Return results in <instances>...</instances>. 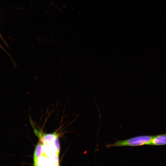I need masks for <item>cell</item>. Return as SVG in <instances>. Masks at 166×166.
Here are the masks:
<instances>
[{
  "mask_svg": "<svg viewBox=\"0 0 166 166\" xmlns=\"http://www.w3.org/2000/svg\"><path fill=\"white\" fill-rule=\"evenodd\" d=\"M154 136L143 135L135 136L124 140H118L113 144H106V148L112 147H135L150 145Z\"/></svg>",
  "mask_w": 166,
  "mask_h": 166,
  "instance_id": "obj_1",
  "label": "cell"
},
{
  "mask_svg": "<svg viewBox=\"0 0 166 166\" xmlns=\"http://www.w3.org/2000/svg\"><path fill=\"white\" fill-rule=\"evenodd\" d=\"M166 145V133L154 136L150 145L160 146Z\"/></svg>",
  "mask_w": 166,
  "mask_h": 166,
  "instance_id": "obj_2",
  "label": "cell"
},
{
  "mask_svg": "<svg viewBox=\"0 0 166 166\" xmlns=\"http://www.w3.org/2000/svg\"><path fill=\"white\" fill-rule=\"evenodd\" d=\"M42 153V143L39 140L36 146L33 155L34 165L36 166L39 158L41 156Z\"/></svg>",
  "mask_w": 166,
  "mask_h": 166,
  "instance_id": "obj_3",
  "label": "cell"
},
{
  "mask_svg": "<svg viewBox=\"0 0 166 166\" xmlns=\"http://www.w3.org/2000/svg\"><path fill=\"white\" fill-rule=\"evenodd\" d=\"M0 48H1L4 51H5V50L2 47V45L0 44Z\"/></svg>",
  "mask_w": 166,
  "mask_h": 166,
  "instance_id": "obj_4",
  "label": "cell"
}]
</instances>
